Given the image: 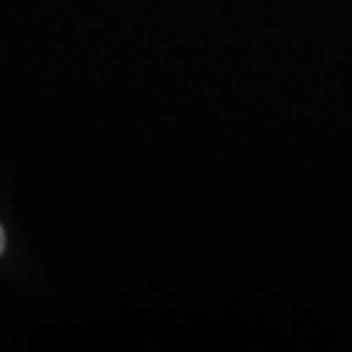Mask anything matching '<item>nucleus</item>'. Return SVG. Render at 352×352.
I'll return each mask as SVG.
<instances>
[{"mask_svg": "<svg viewBox=\"0 0 352 352\" xmlns=\"http://www.w3.org/2000/svg\"><path fill=\"white\" fill-rule=\"evenodd\" d=\"M6 248V232H3V227H0V253Z\"/></svg>", "mask_w": 352, "mask_h": 352, "instance_id": "1", "label": "nucleus"}]
</instances>
